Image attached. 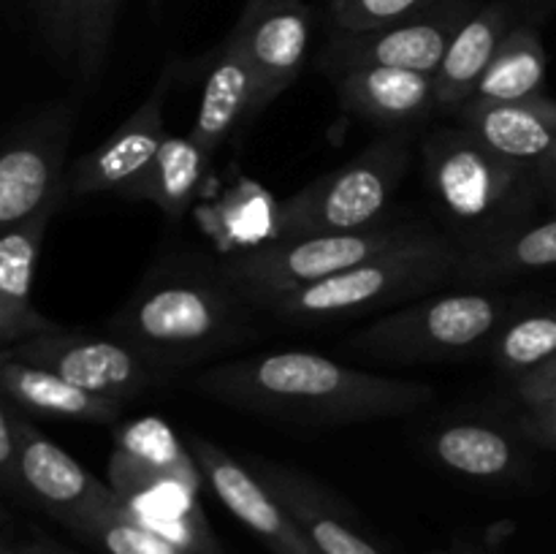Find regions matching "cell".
I'll return each instance as SVG.
<instances>
[{
  "label": "cell",
  "mask_w": 556,
  "mask_h": 554,
  "mask_svg": "<svg viewBox=\"0 0 556 554\" xmlns=\"http://www.w3.org/2000/svg\"><path fill=\"white\" fill-rule=\"evenodd\" d=\"M190 386L239 413L304 427L407 416L438 396L424 380L386 378L309 351H275L210 364L193 375Z\"/></svg>",
  "instance_id": "cell-1"
},
{
  "label": "cell",
  "mask_w": 556,
  "mask_h": 554,
  "mask_svg": "<svg viewBox=\"0 0 556 554\" xmlns=\"http://www.w3.org/2000/svg\"><path fill=\"white\" fill-rule=\"evenodd\" d=\"M255 307L237 291L220 259L174 250L150 266L106 331L128 342L168 378L215 362L258 337Z\"/></svg>",
  "instance_id": "cell-2"
},
{
  "label": "cell",
  "mask_w": 556,
  "mask_h": 554,
  "mask_svg": "<svg viewBox=\"0 0 556 554\" xmlns=\"http://www.w3.org/2000/svg\"><path fill=\"white\" fill-rule=\"evenodd\" d=\"M421 163L434 217L462 255L486 253L538 221L535 172L497 155L465 125L429 130Z\"/></svg>",
  "instance_id": "cell-3"
},
{
  "label": "cell",
  "mask_w": 556,
  "mask_h": 554,
  "mask_svg": "<svg viewBox=\"0 0 556 554\" xmlns=\"http://www.w3.org/2000/svg\"><path fill=\"white\" fill-rule=\"evenodd\" d=\"M462 253L443 231H429L413 242L383 250L334 277L269 299L258 313L280 324L318 326L358 318L372 310L429 297L456 280Z\"/></svg>",
  "instance_id": "cell-4"
},
{
  "label": "cell",
  "mask_w": 556,
  "mask_h": 554,
  "mask_svg": "<svg viewBox=\"0 0 556 554\" xmlns=\"http://www.w3.org/2000/svg\"><path fill=\"white\" fill-rule=\"evenodd\" d=\"M527 302L497 291L429 293L364 326L351 348L380 362H456L489 348L500 326Z\"/></svg>",
  "instance_id": "cell-5"
},
{
  "label": "cell",
  "mask_w": 556,
  "mask_h": 554,
  "mask_svg": "<svg viewBox=\"0 0 556 554\" xmlns=\"http://www.w3.org/2000/svg\"><path fill=\"white\" fill-rule=\"evenodd\" d=\"M429 231H434L429 223L391 215L389 221L362 231L271 237L258 248L220 255V261L228 280L258 313L261 304L269 299L340 275L383 250L413 242Z\"/></svg>",
  "instance_id": "cell-6"
},
{
  "label": "cell",
  "mask_w": 556,
  "mask_h": 554,
  "mask_svg": "<svg viewBox=\"0 0 556 554\" xmlns=\"http://www.w3.org/2000/svg\"><path fill=\"white\" fill-rule=\"evenodd\" d=\"M418 130L383 134L353 161L313 179L277 212L275 237L345 234L391 217V201L413 163Z\"/></svg>",
  "instance_id": "cell-7"
},
{
  "label": "cell",
  "mask_w": 556,
  "mask_h": 554,
  "mask_svg": "<svg viewBox=\"0 0 556 554\" xmlns=\"http://www.w3.org/2000/svg\"><path fill=\"white\" fill-rule=\"evenodd\" d=\"M74 123L76 103L58 101L11 130L0 155V234L71 199L65 161Z\"/></svg>",
  "instance_id": "cell-8"
},
{
  "label": "cell",
  "mask_w": 556,
  "mask_h": 554,
  "mask_svg": "<svg viewBox=\"0 0 556 554\" xmlns=\"http://www.w3.org/2000/svg\"><path fill=\"white\" fill-rule=\"evenodd\" d=\"M0 358H14V362L52 369V373L68 378L71 383L98 396H106V400L123 402V405L172 380L119 337L109 335V331L96 335V331L68 329V326L3 348Z\"/></svg>",
  "instance_id": "cell-9"
},
{
  "label": "cell",
  "mask_w": 556,
  "mask_h": 554,
  "mask_svg": "<svg viewBox=\"0 0 556 554\" xmlns=\"http://www.w3.org/2000/svg\"><path fill=\"white\" fill-rule=\"evenodd\" d=\"M476 11L478 0H456L375 30H331L329 43L318 58V68L331 76L353 68H372V65L438 74L454 36Z\"/></svg>",
  "instance_id": "cell-10"
},
{
  "label": "cell",
  "mask_w": 556,
  "mask_h": 554,
  "mask_svg": "<svg viewBox=\"0 0 556 554\" xmlns=\"http://www.w3.org/2000/svg\"><path fill=\"white\" fill-rule=\"evenodd\" d=\"M177 58H168L155 87L139 103V109L130 117H125L119 128L106 141H101L96 150L71 163V199H87V196L98 193L123 196V190L147 172V166L155 161L157 150L168 136L163 106H166L168 90L177 79Z\"/></svg>",
  "instance_id": "cell-11"
},
{
  "label": "cell",
  "mask_w": 556,
  "mask_h": 554,
  "mask_svg": "<svg viewBox=\"0 0 556 554\" xmlns=\"http://www.w3.org/2000/svg\"><path fill=\"white\" fill-rule=\"evenodd\" d=\"M185 443L212 492L271 554H320L313 538L277 500V494L250 470L248 462L237 459L223 445L195 432L185 435Z\"/></svg>",
  "instance_id": "cell-12"
},
{
  "label": "cell",
  "mask_w": 556,
  "mask_h": 554,
  "mask_svg": "<svg viewBox=\"0 0 556 554\" xmlns=\"http://www.w3.org/2000/svg\"><path fill=\"white\" fill-rule=\"evenodd\" d=\"M244 462L291 511L320 554H391L358 519L356 511L318 478L258 454L244 456Z\"/></svg>",
  "instance_id": "cell-13"
},
{
  "label": "cell",
  "mask_w": 556,
  "mask_h": 554,
  "mask_svg": "<svg viewBox=\"0 0 556 554\" xmlns=\"http://www.w3.org/2000/svg\"><path fill=\"white\" fill-rule=\"evenodd\" d=\"M313 11L304 0H280L253 20H239L228 38L242 47L255 74L253 117L269 109L302 74Z\"/></svg>",
  "instance_id": "cell-14"
},
{
  "label": "cell",
  "mask_w": 556,
  "mask_h": 554,
  "mask_svg": "<svg viewBox=\"0 0 556 554\" xmlns=\"http://www.w3.org/2000/svg\"><path fill=\"white\" fill-rule=\"evenodd\" d=\"M527 445L532 443L521 427L514 432L489 418H451L427 438V451L440 467L478 483L521 481L532 465Z\"/></svg>",
  "instance_id": "cell-15"
},
{
  "label": "cell",
  "mask_w": 556,
  "mask_h": 554,
  "mask_svg": "<svg viewBox=\"0 0 556 554\" xmlns=\"http://www.w3.org/2000/svg\"><path fill=\"white\" fill-rule=\"evenodd\" d=\"M340 109L367 119L383 134L421 128L438 109L434 74L407 68H353L334 76Z\"/></svg>",
  "instance_id": "cell-16"
},
{
  "label": "cell",
  "mask_w": 556,
  "mask_h": 554,
  "mask_svg": "<svg viewBox=\"0 0 556 554\" xmlns=\"http://www.w3.org/2000/svg\"><path fill=\"white\" fill-rule=\"evenodd\" d=\"M454 117L497 155L532 172L556 155V101L546 92L521 101H467Z\"/></svg>",
  "instance_id": "cell-17"
},
{
  "label": "cell",
  "mask_w": 556,
  "mask_h": 554,
  "mask_svg": "<svg viewBox=\"0 0 556 554\" xmlns=\"http://www.w3.org/2000/svg\"><path fill=\"white\" fill-rule=\"evenodd\" d=\"M114 494L109 483L98 481L65 449L49 440L41 429L27 424L25 454H22V500L36 503L60 525Z\"/></svg>",
  "instance_id": "cell-18"
},
{
  "label": "cell",
  "mask_w": 556,
  "mask_h": 554,
  "mask_svg": "<svg viewBox=\"0 0 556 554\" xmlns=\"http://www.w3.org/2000/svg\"><path fill=\"white\" fill-rule=\"evenodd\" d=\"M54 212H41L0 234V345L11 348L36 335L58 331V320L38 313L30 302L33 275Z\"/></svg>",
  "instance_id": "cell-19"
},
{
  "label": "cell",
  "mask_w": 556,
  "mask_h": 554,
  "mask_svg": "<svg viewBox=\"0 0 556 554\" xmlns=\"http://www.w3.org/2000/svg\"><path fill=\"white\" fill-rule=\"evenodd\" d=\"M516 22H519V5L514 0H492L486 5H478L476 14L454 36L434 74L438 109L456 114L476 96L500 43Z\"/></svg>",
  "instance_id": "cell-20"
},
{
  "label": "cell",
  "mask_w": 556,
  "mask_h": 554,
  "mask_svg": "<svg viewBox=\"0 0 556 554\" xmlns=\"http://www.w3.org/2000/svg\"><path fill=\"white\" fill-rule=\"evenodd\" d=\"M0 391L3 400L14 402L27 416L114 424L125 411L123 402L98 396L52 369L14 362V358H0Z\"/></svg>",
  "instance_id": "cell-21"
},
{
  "label": "cell",
  "mask_w": 556,
  "mask_h": 554,
  "mask_svg": "<svg viewBox=\"0 0 556 554\" xmlns=\"http://www.w3.org/2000/svg\"><path fill=\"white\" fill-rule=\"evenodd\" d=\"M255 103V74L244 58L242 47L233 38L217 47L215 60L206 74L201 106L190 136L199 141L206 155L215 158L228 136L242 123L253 119Z\"/></svg>",
  "instance_id": "cell-22"
},
{
  "label": "cell",
  "mask_w": 556,
  "mask_h": 554,
  "mask_svg": "<svg viewBox=\"0 0 556 554\" xmlns=\"http://www.w3.org/2000/svg\"><path fill=\"white\" fill-rule=\"evenodd\" d=\"M210 163L212 155L201 150L193 136L168 134L147 172L123 190V199L150 201L166 215V221L179 223L193 206Z\"/></svg>",
  "instance_id": "cell-23"
},
{
  "label": "cell",
  "mask_w": 556,
  "mask_h": 554,
  "mask_svg": "<svg viewBox=\"0 0 556 554\" xmlns=\"http://www.w3.org/2000/svg\"><path fill=\"white\" fill-rule=\"evenodd\" d=\"M114 476H172L206 483L185 438L161 418H136L117 429L109 478Z\"/></svg>",
  "instance_id": "cell-24"
},
{
  "label": "cell",
  "mask_w": 556,
  "mask_h": 554,
  "mask_svg": "<svg viewBox=\"0 0 556 554\" xmlns=\"http://www.w3.org/2000/svg\"><path fill=\"white\" fill-rule=\"evenodd\" d=\"M556 269V210L543 221L530 223L505 244L478 255H462L456 280L462 286H492Z\"/></svg>",
  "instance_id": "cell-25"
},
{
  "label": "cell",
  "mask_w": 556,
  "mask_h": 554,
  "mask_svg": "<svg viewBox=\"0 0 556 554\" xmlns=\"http://www.w3.org/2000/svg\"><path fill=\"white\" fill-rule=\"evenodd\" d=\"M548 54L532 20L516 22L500 43L492 65L483 74L470 101H521L543 96Z\"/></svg>",
  "instance_id": "cell-26"
},
{
  "label": "cell",
  "mask_w": 556,
  "mask_h": 554,
  "mask_svg": "<svg viewBox=\"0 0 556 554\" xmlns=\"http://www.w3.org/2000/svg\"><path fill=\"white\" fill-rule=\"evenodd\" d=\"M65 530L76 541L103 554H190L144 525L117 492L103 503L81 511L65 525Z\"/></svg>",
  "instance_id": "cell-27"
},
{
  "label": "cell",
  "mask_w": 556,
  "mask_h": 554,
  "mask_svg": "<svg viewBox=\"0 0 556 554\" xmlns=\"http://www.w3.org/2000/svg\"><path fill=\"white\" fill-rule=\"evenodd\" d=\"M494 367L519 380L556 356V304L530 302L516 310L486 348Z\"/></svg>",
  "instance_id": "cell-28"
},
{
  "label": "cell",
  "mask_w": 556,
  "mask_h": 554,
  "mask_svg": "<svg viewBox=\"0 0 556 554\" xmlns=\"http://www.w3.org/2000/svg\"><path fill=\"white\" fill-rule=\"evenodd\" d=\"M119 0H74L76 20V76L85 87H92L103 74Z\"/></svg>",
  "instance_id": "cell-29"
},
{
  "label": "cell",
  "mask_w": 556,
  "mask_h": 554,
  "mask_svg": "<svg viewBox=\"0 0 556 554\" xmlns=\"http://www.w3.org/2000/svg\"><path fill=\"white\" fill-rule=\"evenodd\" d=\"M448 3L456 0H329V22L331 30L362 33Z\"/></svg>",
  "instance_id": "cell-30"
},
{
  "label": "cell",
  "mask_w": 556,
  "mask_h": 554,
  "mask_svg": "<svg viewBox=\"0 0 556 554\" xmlns=\"http://www.w3.org/2000/svg\"><path fill=\"white\" fill-rule=\"evenodd\" d=\"M38 36L58 63H76V20L74 0H30Z\"/></svg>",
  "instance_id": "cell-31"
},
{
  "label": "cell",
  "mask_w": 556,
  "mask_h": 554,
  "mask_svg": "<svg viewBox=\"0 0 556 554\" xmlns=\"http://www.w3.org/2000/svg\"><path fill=\"white\" fill-rule=\"evenodd\" d=\"M27 413L14 402H0V483L9 498L22 500V454L27 438Z\"/></svg>",
  "instance_id": "cell-32"
},
{
  "label": "cell",
  "mask_w": 556,
  "mask_h": 554,
  "mask_svg": "<svg viewBox=\"0 0 556 554\" xmlns=\"http://www.w3.org/2000/svg\"><path fill=\"white\" fill-rule=\"evenodd\" d=\"M519 427L535 449L556 451V400L521 407Z\"/></svg>",
  "instance_id": "cell-33"
},
{
  "label": "cell",
  "mask_w": 556,
  "mask_h": 554,
  "mask_svg": "<svg viewBox=\"0 0 556 554\" xmlns=\"http://www.w3.org/2000/svg\"><path fill=\"white\" fill-rule=\"evenodd\" d=\"M514 394L521 407L538 405V402L556 400V356L543 367L532 369L525 378L514 380Z\"/></svg>",
  "instance_id": "cell-34"
},
{
  "label": "cell",
  "mask_w": 556,
  "mask_h": 554,
  "mask_svg": "<svg viewBox=\"0 0 556 554\" xmlns=\"http://www.w3.org/2000/svg\"><path fill=\"white\" fill-rule=\"evenodd\" d=\"M3 541L9 543L14 554H79L74 552V549L65 546V543L54 541L52 536H43V532H30V536L20 538V541H14V538L5 532Z\"/></svg>",
  "instance_id": "cell-35"
},
{
  "label": "cell",
  "mask_w": 556,
  "mask_h": 554,
  "mask_svg": "<svg viewBox=\"0 0 556 554\" xmlns=\"http://www.w3.org/2000/svg\"><path fill=\"white\" fill-rule=\"evenodd\" d=\"M535 179H538V188H541L543 204H548L552 210H556V155L546 163V166L538 168Z\"/></svg>",
  "instance_id": "cell-36"
},
{
  "label": "cell",
  "mask_w": 556,
  "mask_h": 554,
  "mask_svg": "<svg viewBox=\"0 0 556 554\" xmlns=\"http://www.w3.org/2000/svg\"><path fill=\"white\" fill-rule=\"evenodd\" d=\"M516 5H519V11H525L527 20L538 22L543 20L546 14H552L556 9V0H514Z\"/></svg>",
  "instance_id": "cell-37"
},
{
  "label": "cell",
  "mask_w": 556,
  "mask_h": 554,
  "mask_svg": "<svg viewBox=\"0 0 556 554\" xmlns=\"http://www.w3.org/2000/svg\"><path fill=\"white\" fill-rule=\"evenodd\" d=\"M275 3H280V0H248L239 20H253L255 14H261V11H266L269 5H275Z\"/></svg>",
  "instance_id": "cell-38"
},
{
  "label": "cell",
  "mask_w": 556,
  "mask_h": 554,
  "mask_svg": "<svg viewBox=\"0 0 556 554\" xmlns=\"http://www.w3.org/2000/svg\"><path fill=\"white\" fill-rule=\"evenodd\" d=\"M0 554H14V552H11V546H9V543L3 541V549H0Z\"/></svg>",
  "instance_id": "cell-39"
}]
</instances>
